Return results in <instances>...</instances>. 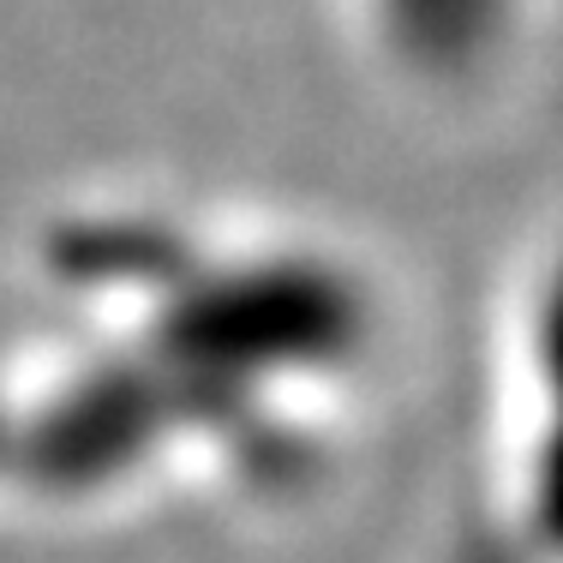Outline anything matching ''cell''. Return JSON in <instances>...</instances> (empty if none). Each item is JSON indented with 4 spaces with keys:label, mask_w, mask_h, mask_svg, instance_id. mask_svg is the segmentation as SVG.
<instances>
[{
    "label": "cell",
    "mask_w": 563,
    "mask_h": 563,
    "mask_svg": "<svg viewBox=\"0 0 563 563\" xmlns=\"http://www.w3.org/2000/svg\"><path fill=\"white\" fill-rule=\"evenodd\" d=\"M467 540L509 563H563V228L533 240L504 306L492 450Z\"/></svg>",
    "instance_id": "1"
},
{
    "label": "cell",
    "mask_w": 563,
    "mask_h": 563,
    "mask_svg": "<svg viewBox=\"0 0 563 563\" xmlns=\"http://www.w3.org/2000/svg\"><path fill=\"white\" fill-rule=\"evenodd\" d=\"M360 31L426 102H486L540 48L545 0H354Z\"/></svg>",
    "instance_id": "2"
}]
</instances>
